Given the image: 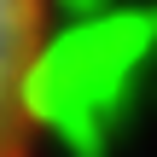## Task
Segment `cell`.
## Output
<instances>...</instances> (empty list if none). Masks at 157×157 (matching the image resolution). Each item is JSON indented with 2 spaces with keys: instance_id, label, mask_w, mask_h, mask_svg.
Here are the masks:
<instances>
[{
  "instance_id": "cell-1",
  "label": "cell",
  "mask_w": 157,
  "mask_h": 157,
  "mask_svg": "<svg viewBox=\"0 0 157 157\" xmlns=\"http://www.w3.org/2000/svg\"><path fill=\"white\" fill-rule=\"evenodd\" d=\"M52 6L58 0H0V157H35Z\"/></svg>"
}]
</instances>
